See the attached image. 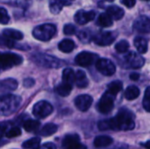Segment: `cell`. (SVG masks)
Here are the masks:
<instances>
[{"mask_svg": "<svg viewBox=\"0 0 150 149\" xmlns=\"http://www.w3.org/2000/svg\"><path fill=\"white\" fill-rule=\"evenodd\" d=\"M36 149H57L56 148V146L51 142H47V143H44L43 145H40L39 148Z\"/></svg>", "mask_w": 150, "mask_h": 149, "instance_id": "39", "label": "cell"}, {"mask_svg": "<svg viewBox=\"0 0 150 149\" xmlns=\"http://www.w3.org/2000/svg\"><path fill=\"white\" fill-rule=\"evenodd\" d=\"M106 1H108V2H113L114 0H106Z\"/></svg>", "mask_w": 150, "mask_h": 149, "instance_id": "45", "label": "cell"}, {"mask_svg": "<svg viewBox=\"0 0 150 149\" xmlns=\"http://www.w3.org/2000/svg\"><path fill=\"white\" fill-rule=\"evenodd\" d=\"M130 78H131V80H133V81H138L139 78H140V75L137 74V73H133V74L130 75Z\"/></svg>", "mask_w": 150, "mask_h": 149, "instance_id": "43", "label": "cell"}, {"mask_svg": "<svg viewBox=\"0 0 150 149\" xmlns=\"http://www.w3.org/2000/svg\"><path fill=\"white\" fill-rule=\"evenodd\" d=\"M66 4H69L66 0H49L50 11L53 14H58L59 12H61L62 7Z\"/></svg>", "mask_w": 150, "mask_h": 149, "instance_id": "20", "label": "cell"}, {"mask_svg": "<svg viewBox=\"0 0 150 149\" xmlns=\"http://www.w3.org/2000/svg\"><path fill=\"white\" fill-rule=\"evenodd\" d=\"M134 126V116L127 109H121L116 117L101 120L98 124V127L100 131H129L133 130Z\"/></svg>", "mask_w": 150, "mask_h": 149, "instance_id": "1", "label": "cell"}, {"mask_svg": "<svg viewBox=\"0 0 150 149\" xmlns=\"http://www.w3.org/2000/svg\"><path fill=\"white\" fill-rule=\"evenodd\" d=\"M56 33V27L53 24H43L36 26L33 31V37L41 41L50 40Z\"/></svg>", "mask_w": 150, "mask_h": 149, "instance_id": "4", "label": "cell"}, {"mask_svg": "<svg viewBox=\"0 0 150 149\" xmlns=\"http://www.w3.org/2000/svg\"><path fill=\"white\" fill-rule=\"evenodd\" d=\"M75 47H76L75 42L72 40H69V39H65V40H62L58 45V48L63 53H70V52H72L73 49L75 48Z\"/></svg>", "mask_w": 150, "mask_h": 149, "instance_id": "22", "label": "cell"}, {"mask_svg": "<svg viewBox=\"0 0 150 149\" xmlns=\"http://www.w3.org/2000/svg\"><path fill=\"white\" fill-rule=\"evenodd\" d=\"M146 1H149V0H146Z\"/></svg>", "mask_w": 150, "mask_h": 149, "instance_id": "46", "label": "cell"}, {"mask_svg": "<svg viewBox=\"0 0 150 149\" xmlns=\"http://www.w3.org/2000/svg\"><path fill=\"white\" fill-rule=\"evenodd\" d=\"M58 130V126L53 123H47L46 124L40 131H39V134L41 136H51L52 134L55 133Z\"/></svg>", "mask_w": 150, "mask_h": 149, "instance_id": "19", "label": "cell"}, {"mask_svg": "<svg viewBox=\"0 0 150 149\" xmlns=\"http://www.w3.org/2000/svg\"><path fill=\"white\" fill-rule=\"evenodd\" d=\"M129 48V43L127 40H120L119 41L116 45H115V50L120 53V54H122V53H125L128 50Z\"/></svg>", "mask_w": 150, "mask_h": 149, "instance_id": "31", "label": "cell"}, {"mask_svg": "<svg viewBox=\"0 0 150 149\" xmlns=\"http://www.w3.org/2000/svg\"><path fill=\"white\" fill-rule=\"evenodd\" d=\"M40 126V123L39 120L35 119H27L23 123L24 129L28 133H33L37 131Z\"/></svg>", "mask_w": 150, "mask_h": 149, "instance_id": "24", "label": "cell"}, {"mask_svg": "<svg viewBox=\"0 0 150 149\" xmlns=\"http://www.w3.org/2000/svg\"><path fill=\"white\" fill-rule=\"evenodd\" d=\"M140 96V90L134 85H131L127 88L125 91V97L127 100H134Z\"/></svg>", "mask_w": 150, "mask_h": 149, "instance_id": "26", "label": "cell"}, {"mask_svg": "<svg viewBox=\"0 0 150 149\" xmlns=\"http://www.w3.org/2000/svg\"><path fill=\"white\" fill-rule=\"evenodd\" d=\"M21 97L16 95H4L0 97V115L9 116L14 113L21 104Z\"/></svg>", "mask_w": 150, "mask_h": 149, "instance_id": "2", "label": "cell"}, {"mask_svg": "<svg viewBox=\"0 0 150 149\" xmlns=\"http://www.w3.org/2000/svg\"><path fill=\"white\" fill-rule=\"evenodd\" d=\"M75 83L80 89H84L88 86L89 81L84 71L78 70L76 73H75Z\"/></svg>", "mask_w": 150, "mask_h": 149, "instance_id": "16", "label": "cell"}, {"mask_svg": "<svg viewBox=\"0 0 150 149\" xmlns=\"http://www.w3.org/2000/svg\"><path fill=\"white\" fill-rule=\"evenodd\" d=\"M113 24L112 18L110 17L108 13H102L99 15L98 19V25L102 27H110Z\"/></svg>", "mask_w": 150, "mask_h": 149, "instance_id": "27", "label": "cell"}, {"mask_svg": "<svg viewBox=\"0 0 150 149\" xmlns=\"http://www.w3.org/2000/svg\"><path fill=\"white\" fill-rule=\"evenodd\" d=\"M93 102V98L90 95H80L75 99L76 107L81 112H86L90 109Z\"/></svg>", "mask_w": 150, "mask_h": 149, "instance_id": "14", "label": "cell"}, {"mask_svg": "<svg viewBox=\"0 0 150 149\" xmlns=\"http://www.w3.org/2000/svg\"><path fill=\"white\" fill-rule=\"evenodd\" d=\"M134 46L136 49L141 53V54H146L149 49V44L148 40L145 38L142 37H137L134 40Z\"/></svg>", "mask_w": 150, "mask_h": 149, "instance_id": "23", "label": "cell"}, {"mask_svg": "<svg viewBox=\"0 0 150 149\" xmlns=\"http://www.w3.org/2000/svg\"><path fill=\"white\" fill-rule=\"evenodd\" d=\"M9 21H10V17L8 15L7 11L4 8L0 7V24L6 25L8 24Z\"/></svg>", "mask_w": 150, "mask_h": 149, "instance_id": "35", "label": "cell"}, {"mask_svg": "<svg viewBox=\"0 0 150 149\" xmlns=\"http://www.w3.org/2000/svg\"><path fill=\"white\" fill-rule=\"evenodd\" d=\"M120 2L127 7L128 8H132L135 5L136 1L135 0H120Z\"/></svg>", "mask_w": 150, "mask_h": 149, "instance_id": "40", "label": "cell"}, {"mask_svg": "<svg viewBox=\"0 0 150 149\" xmlns=\"http://www.w3.org/2000/svg\"><path fill=\"white\" fill-rule=\"evenodd\" d=\"M62 149H87V148L81 143L77 134L71 133L64 137L62 141Z\"/></svg>", "mask_w": 150, "mask_h": 149, "instance_id": "9", "label": "cell"}, {"mask_svg": "<svg viewBox=\"0 0 150 149\" xmlns=\"http://www.w3.org/2000/svg\"><path fill=\"white\" fill-rule=\"evenodd\" d=\"M149 141H148L145 144H144V146H145V148L147 149H149Z\"/></svg>", "mask_w": 150, "mask_h": 149, "instance_id": "44", "label": "cell"}, {"mask_svg": "<svg viewBox=\"0 0 150 149\" xmlns=\"http://www.w3.org/2000/svg\"><path fill=\"white\" fill-rule=\"evenodd\" d=\"M54 111V108L47 101H40L36 103L33 108V114L37 119H45L49 116Z\"/></svg>", "mask_w": 150, "mask_h": 149, "instance_id": "6", "label": "cell"}, {"mask_svg": "<svg viewBox=\"0 0 150 149\" xmlns=\"http://www.w3.org/2000/svg\"><path fill=\"white\" fill-rule=\"evenodd\" d=\"M115 39L116 33L114 32H102L96 34L93 38V40L97 45L105 47L113 43Z\"/></svg>", "mask_w": 150, "mask_h": 149, "instance_id": "10", "label": "cell"}, {"mask_svg": "<svg viewBox=\"0 0 150 149\" xmlns=\"http://www.w3.org/2000/svg\"><path fill=\"white\" fill-rule=\"evenodd\" d=\"M3 35L5 38H9V39H12V40H20L23 39L24 35L21 32L15 30V29H4L3 31Z\"/></svg>", "mask_w": 150, "mask_h": 149, "instance_id": "25", "label": "cell"}, {"mask_svg": "<svg viewBox=\"0 0 150 149\" xmlns=\"http://www.w3.org/2000/svg\"><path fill=\"white\" fill-rule=\"evenodd\" d=\"M4 135L7 138H15V137L21 135V130L18 127H12L10 130L6 131Z\"/></svg>", "mask_w": 150, "mask_h": 149, "instance_id": "34", "label": "cell"}, {"mask_svg": "<svg viewBox=\"0 0 150 149\" xmlns=\"http://www.w3.org/2000/svg\"><path fill=\"white\" fill-rule=\"evenodd\" d=\"M23 84L25 88H30L34 85V80L33 78H26L24 80Z\"/></svg>", "mask_w": 150, "mask_h": 149, "instance_id": "41", "label": "cell"}, {"mask_svg": "<svg viewBox=\"0 0 150 149\" xmlns=\"http://www.w3.org/2000/svg\"><path fill=\"white\" fill-rule=\"evenodd\" d=\"M76 32V28L71 25V24H68L64 26L63 28V32L66 34V35H72V34H75Z\"/></svg>", "mask_w": 150, "mask_h": 149, "instance_id": "36", "label": "cell"}, {"mask_svg": "<svg viewBox=\"0 0 150 149\" xmlns=\"http://www.w3.org/2000/svg\"><path fill=\"white\" fill-rule=\"evenodd\" d=\"M6 129H7V126L0 123V139H1L4 134H5Z\"/></svg>", "mask_w": 150, "mask_h": 149, "instance_id": "42", "label": "cell"}, {"mask_svg": "<svg viewBox=\"0 0 150 149\" xmlns=\"http://www.w3.org/2000/svg\"><path fill=\"white\" fill-rule=\"evenodd\" d=\"M97 57H98L97 54L83 51L76 55L75 61L77 65H79L81 67H89L94 62V61L97 59Z\"/></svg>", "mask_w": 150, "mask_h": 149, "instance_id": "13", "label": "cell"}, {"mask_svg": "<svg viewBox=\"0 0 150 149\" xmlns=\"http://www.w3.org/2000/svg\"><path fill=\"white\" fill-rule=\"evenodd\" d=\"M1 84L4 88H7L8 90H15L18 87V83L14 79H6L1 82Z\"/></svg>", "mask_w": 150, "mask_h": 149, "instance_id": "32", "label": "cell"}, {"mask_svg": "<svg viewBox=\"0 0 150 149\" xmlns=\"http://www.w3.org/2000/svg\"><path fill=\"white\" fill-rule=\"evenodd\" d=\"M116 97L106 91L100 98L98 104V110L103 114H107L112 112L114 107V98Z\"/></svg>", "mask_w": 150, "mask_h": 149, "instance_id": "7", "label": "cell"}, {"mask_svg": "<svg viewBox=\"0 0 150 149\" xmlns=\"http://www.w3.org/2000/svg\"><path fill=\"white\" fill-rule=\"evenodd\" d=\"M95 16L96 13L93 11H86L84 10H80L75 14V21L79 25H85L88 22L93 20Z\"/></svg>", "mask_w": 150, "mask_h": 149, "instance_id": "15", "label": "cell"}, {"mask_svg": "<svg viewBox=\"0 0 150 149\" xmlns=\"http://www.w3.org/2000/svg\"><path fill=\"white\" fill-rule=\"evenodd\" d=\"M32 60L37 65L47 68H58L62 66V61L54 56L47 54L35 53L32 55Z\"/></svg>", "mask_w": 150, "mask_h": 149, "instance_id": "3", "label": "cell"}, {"mask_svg": "<svg viewBox=\"0 0 150 149\" xmlns=\"http://www.w3.org/2000/svg\"><path fill=\"white\" fill-rule=\"evenodd\" d=\"M134 30L141 33H149L150 32V19L149 17L142 15L134 22Z\"/></svg>", "mask_w": 150, "mask_h": 149, "instance_id": "12", "label": "cell"}, {"mask_svg": "<svg viewBox=\"0 0 150 149\" xmlns=\"http://www.w3.org/2000/svg\"><path fill=\"white\" fill-rule=\"evenodd\" d=\"M40 144V138L34 137L23 142L22 147L25 149H36L39 148Z\"/></svg>", "mask_w": 150, "mask_h": 149, "instance_id": "29", "label": "cell"}, {"mask_svg": "<svg viewBox=\"0 0 150 149\" xmlns=\"http://www.w3.org/2000/svg\"><path fill=\"white\" fill-rule=\"evenodd\" d=\"M125 61L129 68H140L145 63V59L135 52H129L124 56Z\"/></svg>", "mask_w": 150, "mask_h": 149, "instance_id": "11", "label": "cell"}, {"mask_svg": "<svg viewBox=\"0 0 150 149\" xmlns=\"http://www.w3.org/2000/svg\"><path fill=\"white\" fill-rule=\"evenodd\" d=\"M142 105H143V107H144V109L146 110V112H150V88L149 87H148V88L146 89V91H145V95H144V99H143Z\"/></svg>", "mask_w": 150, "mask_h": 149, "instance_id": "33", "label": "cell"}, {"mask_svg": "<svg viewBox=\"0 0 150 149\" xmlns=\"http://www.w3.org/2000/svg\"><path fill=\"white\" fill-rule=\"evenodd\" d=\"M15 4L21 8H28L32 4V0H15Z\"/></svg>", "mask_w": 150, "mask_h": 149, "instance_id": "37", "label": "cell"}, {"mask_svg": "<svg viewBox=\"0 0 150 149\" xmlns=\"http://www.w3.org/2000/svg\"><path fill=\"white\" fill-rule=\"evenodd\" d=\"M122 88H123V84L120 81H114L108 85L107 91L116 97L118 93L122 90Z\"/></svg>", "mask_w": 150, "mask_h": 149, "instance_id": "28", "label": "cell"}, {"mask_svg": "<svg viewBox=\"0 0 150 149\" xmlns=\"http://www.w3.org/2000/svg\"><path fill=\"white\" fill-rule=\"evenodd\" d=\"M112 142H113L112 138H111L110 136L102 135V136L96 137V139L94 140L93 144H94L95 148H106V147L110 146Z\"/></svg>", "mask_w": 150, "mask_h": 149, "instance_id": "18", "label": "cell"}, {"mask_svg": "<svg viewBox=\"0 0 150 149\" xmlns=\"http://www.w3.org/2000/svg\"><path fill=\"white\" fill-rule=\"evenodd\" d=\"M106 13H108L112 19L120 20L124 17L125 11L122 8H120L117 5H112V6L107 7Z\"/></svg>", "mask_w": 150, "mask_h": 149, "instance_id": "17", "label": "cell"}, {"mask_svg": "<svg viewBox=\"0 0 150 149\" xmlns=\"http://www.w3.org/2000/svg\"><path fill=\"white\" fill-rule=\"evenodd\" d=\"M71 90H72V85L65 82H62V83L58 84L55 88L56 93L61 97H68L70 94Z\"/></svg>", "mask_w": 150, "mask_h": 149, "instance_id": "21", "label": "cell"}, {"mask_svg": "<svg viewBox=\"0 0 150 149\" xmlns=\"http://www.w3.org/2000/svg\"><path fill=\"white\" fill-rule=\"evenodd\" d=\"M90 32L87 31V30H84V31H82L79 34H78V38L79 40H81L83 42H86V41H89L90 40Z\"/></svg>", "mask_w": 150, "mask_h": 149, "instance_id": "38", "label": "cell"}, {"mask_svg": "<svg viewBox=\"0 0 150 149\" xmlns=\"http://www.w3.org/2000/svg\"><path fill=\"white\" fill-rule=\"evenodd\" d=\"M96 68L104 76H111L116 71V67L114 63L108 59H98L96 62Z\"/></svg>", "mask_w": 150, "mask_h": 149, "instance_id": "8", "label": "cell"}, {"mask_svg": "<svg viewBox=\"0 0 150 149\" xmlns=\"http://www.w3.org/2000/svg\"><path fill=\"white\" fill-rule=\"evenodd\" d=\"M62 82L69 84L75 83V72L72 68H65L62 72Z\"/></svg>", "mask_w": 150, "mask_h": 149, "instance_id": "30", "label": "cell"}, {"mask_svg": "<svg viewBox=\"0 0 150 149\" xmlns=\"http://www.w3.org/2000/svg\"><path fill=\"white\" fill-rule=\"evenodd\" d=\"M23 62L22 56L13 53H1L0 54V68L6 69L14 66L19 65Z\"/></svg>", "mask_w": 150, "mask_h": 149, "instance_id": "5", "label": "cell"}]
</instances>
